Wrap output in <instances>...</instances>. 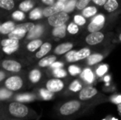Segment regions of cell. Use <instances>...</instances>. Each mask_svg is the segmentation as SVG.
<instances>
[{"label": "cell", "instance_id": "cell-1", "mask_svg": "<svg viewBox=\"0 0 121 120\" xmlns=\"http://www.w3.org/2000/svg\"><path fill=\"white\" fill-rule=\"evenodd\" d=\"M96 104L83 102L78 99L64 100L57 104L55 114L60 119L73 120L92 110Z\"/></svg>", "mask_w": 121, "mask_h": 120}, {"label": "cell", "instance_id": "cell-2", "mask_svg": "<svg viewBox=\"0 0 121 120\" xmlns=\"http://www.w3.org/2000/svg\"><path fill=\"white\" fill-rule=\"evenodd\" d=\"M4 114H7L9 119L16 120L32 119L37 117V114L35 110L30 109L26 104L17 102V101H8L3 104Z\"/></svg>", "mask_w": 121, "mask_h": 120}, {"label": "cell", "instance_id": "cell-3", "mask_svg": "<svg viewBox=\"0 0 121 120\" xmlns=\"http://www.w3.org/2000/svg\"><path fill=\"white\" fill-rule=\"evenodd\" d=\"M115 34L113 32H96V33L88 34L84 35L82 39V43L85 47L90 49H101L106 48L110 45H114L112 43Z\"/></svg>", "mask_w": 121, "mask_h": 120}, {"label": "cell", "instance_id": "cell-4", "mask_svg": "<svg viewBox=\"0 0 121 120\" xmlns=\"http://www.w3.org/2000/svg\"><path fill=\"white\" fill-rule=\"evenodd\" d=\"M78 99L83 102L91 103L96 105L110 101L109 97L100 92L93 86H85L82 90L78 94Z\"/></svg>", "mask_w": 121, "mask_h": 120}, {"label": "cell", "instance_id": "cell-5", "mask_svg": "<svg viewBox=\"0 0 121 120\" xmlns=\"http://www.w3.org/2000/svg\"><path fill=\"white\" fill-rule=\"evenodd\" d=\"M1 84L2 87L12 92H17L26 87V78L21 74H11Z\"/></svg>", "mask_w": 121, "mask_h": 120}, {"label": "cell", "instance_id": "cell-6", "mask_svg": "<svg viewBox=\"0 0 121 120\" xmlns=\"http://www.w3.org/2000/svg\"><path fill=\"white\" fill-rule=\"evenodd\" d=\"M92 53V50L88 47H82L78 50H73L64 55L62 61L65 63H73L78 61H85Z\"/></svg>", "mask_w": 121, "mask_h": 120}, {"label": "cell", "instance_id": "cell-7", "mask_svg": "<svg viewBox=\"0 0 121 120\" xmlns=\"http://www.w3.org/2000/svg\"><path fill=\"white\" fill-rule=\"evenodd\" d=\"M115 45H112L106 48L101 49V50H98L97 51H94L84 62V64L86 65V67H91L96 66L97 64H99L100 62H102L107 56L109 55V54L112 51L114 48H115Z\"/></svg>", "mask_w": 121, "mask_h": 120}, {"label": "cell", "instance_id": "cell-8", "mask_svg": "<svg viewBox=\"0 0 121 120\" xmlns=\"http://www.w3.org/2000/svg\"><path fill=\"white\" fill-rule=\"evenodd\" d=\"M23 64L14 58H4L0 62V69L12 74H19L23 69Z\"/></svg>", "mask_w": 121, "mask_h": 120}, {"label": "cell", "instance_id": "cell-9", "mask_svg": "<svg viewBox=\"0 0 121 120\" xmlns=\"http://www.w3.org/2000/svg\"><path fill=\"white\" fill-rule=\"evenodd\" d=\"M68 87V80H63V79H58L54 77H50L45 82V88L49 91L54 94L60 93L65 91Z\"/></svg>", "mask_w": 121, "mask_h": 120}, {"label": "cell", "instance_id": "cell-10", "mask_svg": "<svg viewBox=\"0 0 121 120\" xmlns=\"http://www.w3.org/2000/svg\"><path fill=\"white\" fill-rule=\"evenodd\" d=\"M70 15L65 12H61L46 19V25L48 27L54 28L66 25L70 21Z\"/></svg>", "mask_w": 121, "mask_h": 120}, {"label": "cell", "instance_id": "cell-11", "mask_svg": "<svg viewBox=\"0 0 121 120\" xmlns=\"http://www.w3.org/2000/svg\"><path fill=\"white\" fill-rule=\"evenodd\" d=\"M47 31H48V26L46 25V23L39 22L37 23L35 27L31 31L27 34L25 40L27 42L33 40H36V39L43 38Z\"/></svg>", "mask_w": 121, "mask_h": 120}, {"label": "cell", "instance_id": "cell-12", "mask_svg": "<svg viewBox=\"0 0 121 120\" xmlns=\"http://www.w3.org/2000/svg\"><path fill=\"white\" fill-rule=\"evenodd\" d=\"M102 11L106 16L119 15L121 12V0H107Z\"/></svg>", "mask_w": 121, "mask_h": 120}, {"label": "cell", "instance_id": "cell-13", "mask_svg": "<svg viewBox=\"0 0 121 120\" xmlns=\"http://www.w3.org/2000/svg\"><path fill=\"white\" fill-rule=\"evenodd\" d=\"M96 74L93 72L91 67H83L82 72L80 74L79 78L82 81L85 86H92L94 82H96Z\"/></svg>", "mask_w": 121, "mask_h": 120}, {"label": "cell", "instance_id": "cell-14", "mask_svg": "<svg viewBox=\"0 0 121 120\" xmlns=\"http://www.w3.org/2000/svg\"><path fill=\"white\" fill-rule=\"evenodd\" d=\"M85 87L84 83L82 82V81L80 78H76L73 79V81H71L69 84H68V87L66 88L65 91H64V94L69 95H73L77 94V93H79L80 91L82 90V88Z\"/></svg>", "mask_w": 121, "mask_h": 120}, {"label": "cell", "instance_id": "cell-15", "mask_svg": "<svg viewBox=\"0 0 121 120\" xmlns=\"http://www.w3.org/2000/svg\"><path fill=\"white\" fill-rule=\"evenodd\" d=\"M75 45H76V43L73 41H66V42H63L61 44H59L53 50V53H54L53 54L56 55V56L65 55L69 51L73 50Z\"/></svg>", "mask_w": 121, "mask_h": 120}, {"label": "cell", "instance_id": "cell-16", "mask_svg": "<svg viewBox=\"0 0 121 120\" xmlns=\"http://www.w3.org/2000/svg\"><path fill=\"white\" fill-rule=\"evenodd\" d=\"M39 99L38 96H37L36 93H32V92H26V93H20V94L14 95L13 96V101H17V102L22 103H28V102H33L35 100Z\"/></svg>", "mask_w": 121, "mask_h": 120}, {"label": "cell", "instance_id": "cell-17", "mask_svg": "<svg viewBox=\"0 0 121 120\" xmlns=\"http://www.w3.org/2000/svg\"><path fill=\"white\" fill-rule=\"evenodd\" d=\"M67 26L68 24L64 25V26H58V27L51 28L50 30V36L52 37L53 40H61L62 39H64L69 35L67 31Z\"/></svg>", "mask_w": 121, "mask_h": 120}, {"label": "cell", "instance_id": "cell-18", "mask_svg": "<svg viewBox=\"0 0 121 120\" xmlns=\"http://www.w3.org/2000/svg\"><path fill=\"white\" fill-rule=\"evenodd\" d=\"M43 72L39 67H34L31 70H30L28 73V81L32 85H37L43 79Z\"/></svg>", "mask_w": 121, "mask_h": 120}, {"label": "cell", "instance_id": "cell-19", "mask_svg": "<svg viewBox=\"0 0 121 120\" xmlns=\"http://www.w3.org/2000/svg\"><path fill=\"white\" fill-rule=\"evenodd\" d=\"M52 49L53 43L51 41H49V40H46L43 44V45L40 48V50L35 54V59L40 60L41 58L48 56L49 53L52 50Z\"/></svg>", "mask_w": 121, "mask_h": 120}, {"label": "cell", "instance_id": "cell-20", "mask_svg": "<svg viewBox=\"0 0 121 120\" xmlns=\"http://www.w3.org/2000/svg\"><path fill=\"white\" fill-rule=\"evenodd\" d=\"M45 41L44 40V38L36 39V40L27 41L25 45L26 50L29 54H34V53L35 54L40 50V48L43 45V44L45 43Z\"/></svg>", "mask_w": 121, "mask_h": 120}, {"label": "cell", "instance_id": "cell-21", "mask_svg": "<svg viewBox=\"0 0 121 120\" xmlns=\"http://www.w3.org/2000/svg\"><path fill=\"white\" fill-rule=\"evenodd\" d=\"M56 61H58V57L54 54H50L39 60L36 63V66L39 68H49L51 65Z\"/></svg>", "mask_w": 121, "mask_h": 120}, {"label": "cell", "instance_id": "cell-22", "mask_svg": "<svg viewBox=\"0 0 121 120\" xmlns=\"http://www.w3.org/2000/svg\"><path fill=\"white\" fill-rule=\"evenodd\" d=\"M38 3L36 1H32V0H24L22 2H20L18 3V10L23 12H30L31 10L35 8V5Z\"/></svg>", "mask_w": 121, "mask_h": 120}, {"label": "cell", "instance_id": "cell-23", "mask_svg": "<svg viewBox=\"0 0 121 120\" xmlns=\"http://www.w3.org/2000/svg\"><path fill=\"white\" fill-rule=\"evenodd\" d=\"M35 93L39 99H42V100H51L55 97V94L50 92L45 87H39Z\"/></svg>", "mask_w": 121, "mask_h": 120}, {"label": "cell", "instance_id": "cell-24", "mask_svg": "<svg viewBox=\"0 0 121 120\" xmlns=\"http://www.w3.org/2000/svg\"><path fill=\"white\" fill-rule=\"evenodd\" d=\"M17 26V23L11 21H4L3 23H2L1 25V31H0V34L3 35H8L10 33L13 31L15 29H16Z\"/></svg>", "mask_w": 121, "mask_h": 120}, {"label": "cell", "instance_id": "cell-25", "mask_svg": "<svg viewBox=\"0 0 121 120\" xmlns=\"http://www.w3.org/2000/svg\"><path fill=\"white\" fill-rule=\"evenodd\" d=\"M44 17L43 16V7L39 6V7H35L33 10L29 12L28 15V18L30 21H39V20H41Z\"/></svg>", "mask_w": 121, "mask_h": 120}, {"label": "cell", "instance_id": "cell-26", "mask_svg": "<svg viewBox=\"0 0 121 120\" xmlns=\"http://www.w3.org/2000/svg\"><path fill=\"white\" fill-rule=\"evenodd\" d=\"M80 13L86 19H92L95 16H96L98 14V8L94 5H89L87 8H86Z\"/></svg>", "mask_w": 121, "mask_h": 120}, {"label": "cell", "instance_id": "cell-27", "mask_svg": "<svg viewBox=\"0 0 121 120\" xmlns=\"http://www.w3.org/2000/svg\"><path fill=\"white\" fill-rule=\"evenodd\" d=\"M27 34L28 33H27L26 30L19 29V28H16L12 33H10L8 35H7V37H8V38L14 39V40H20V41H21V40H23V39H26Z\"/></svg>", "mask_w": 121, "mask_h": 120}, {"label": "cell", "instance_id": "cell-28", "mask_svg": "<svg viewBox=\"0 0 121 120\" xmlns=\"http://www.w3.org/2000/svg\"><path fill=\"white\" fill-rule=\"evenodd\" d=\"M16 8V2L14 0H0V9L7 12L13 11Z\"/></svg>", "mask_w": 121, "mask_h": 120}, {"label": "cell", "instance_id": "cell-29", "mask_svg": "<svg viewBox=\"0 0 121 120\" xmlns=\"http://www.w3.org/2000/svg\"><path fill=\"white\" fill-rule=\"evenodd\" d=\"M26 14L20 10H15L12 12L11 14V19L14 22H21L26 20Z\"/></svg>", "mask_w": 121, "mask_h": 120}, {"label": "cell", "instance_id": "cell-30", "mask_svg": "<svg viewBox=\"0 0 121 120\" xmlns=\"http://www.w3.org/2000/svg\"><path fill=\"white\" fill-rule=\"evenodd\" d=\"M67 31L68 34L69 35H77L80 33V32H82L81 30V27L78 26L77 24H75L73 21H69L68 23V26H67Z\"/></svg>", "mask_w": 121, "mask_h": 120}, {"label": "cell", "instance_id": "cell-31", "mask_svg": "<svg viewBox=\"0 0 121 120\" xmlns=\"http://www.w3.org/2000/svg\"><path fill=\"white\" fill-rule=\"evenodd\" d=\"M73 21L75 24L78 25V26H80V27H85V26L88 24L87 20H86L81 13H77V14L73 15Z\"/></svg>", "mask_w": 121, "mask_h": 120}, {"label": "cell", "instance_id": "cell-32", "mask_svg": "<svg viewBox=\"0 0 121 120\" xmlns=\"http://www.w3.org/2000/svg\"><path fill=\"white\" fill-rule=\"evenodd\" d=\"M50 74L54 78L63 79V78H66L68 77L69 72L64 68H58V69H54V70H50Z\"/></svg>", "mask_w": 121, "mask_h": 120}, {"label": "cell", "instance_id": "cell-33", "mask_svg": "<svg viewBox=\"0 0 121 120\" xmlns=\"http://www.w3.org/2000/svg\"><path fill=\"white\" fill-rule=\"evenodd\" d=\"M13 96H14V93L13 92L8 91V89L4 88V87H0V100L5 101L13 99Z\"/></svg>", "mask_w": 121, "mask_h": 120}, {"label": "cell", "instance_id": "cell-34", "mask_svg": "<svg viewBox=\"0 0 121 120\" xmlns=\"http://www.w3.org/2000/svg\"><path fill=\"white\" fill-rule=\"evenodd\" d=\"M0 45H1L2 48L3 47L14 46V45H21V41L20 40H14V39L5 37V38L2 39V40L0 41Z\"/></svg>", "mask_w": 121, "mask_h": 120}, {"label": "cell", "instance_id": "cell-35", "mask_svg": "<svg viewBox=\"0 0 121 120\" xmlns=\"http://www.w3.org/2000/svg\"><path fill=\"white\" fill-rule=\"evenodd\" d=\"M109 70V65L108 64H100L96 67L95 69V74L97 77L101 78L104 76L106 75V72Z\"/></svg>", "mask_w": 121, "mask_h": 120}, {"label": "cell", "instance_id": "cell-36", "mask_svg": "<svg viewBox=\"0 0 121 120\" xmlns=\"http://www.w3.org/2000/svg\"><path fill=\"white\" fill-rule=\"evenodd\" d=\"M82 69L83 68L80 65L71 64L68 67V72L72 77H77V76H80V74L82 72Z\"/></svg>", "mask_w": 121, "mask_h": 120}, {"label": "cell", "instance_id": "cell-37", "mask_svg": "<svg viewBox=\"0 0 121 120\" xmlns=\"http://www.w3.org/2000/svg\"><path fill=\"white\" fill-rule=\"evenodd\" d=\"M37 23H35L33 21H28V22H23V23H19V24H17L16 28H19V29L24 30L27 33L30 32L35 27Z\"/></svg>", "mask_w": 121, "mask_h": 120}, {"label": "cell", "instance_id": "cell-38", "mask_svg": "<svg viewBox=\"0 0 121 120\" xmlns=\"http://www.w3.org/2000/svg\"><path fill=\"white\" fill-rule=\"evenodd\" d=\"M91 3V0H78L76 5V13L81 12Z\"/></svg>", "mask_w": 121, "mask_h": 120}, {"label": "cell", "instance_id": "cell-39", "mask_svg": "<svg viewBox=\"0 0 121 120\" xmlns=\"http://www.w3.org/2000/svg\"><path fill=\"white\" fill-rule=\"evenodd\" d=\"M77 0H68L67 3L65 5V8H64V11L67 13L73 12L74 10H76V5H77Z\"/></svg>", "mask_w": 121, "mask_h": 120}, {"label": "cell", "instance_id": "cell-40", "mask_svg": "<svg viewBox=\"0 0 121 120\" xmlns=\"http://www.w3.org/2000/svg\"><path fill=\"white\" fill-rule=\"evenodd\" d=\"M21 45H14V46H8V47H3L2 50L4 54L8 55H11L13 54L16 53L18 51V50L20 49Z\"/></svg>", "mask_w": 121, "mask_h": 120}, {"label": "cell", "instance_id": "cell-41", "mask_svg": "<svg viewBox=\"0 0 121 120\" xmlns=\"http://www.w3.org/2000/svg\"><path fill=\"white\" fill-rule=\"evenodd\" d=\"M109 100L111 101L114 104H116L118 105L121 104V95L120 94H115L112 96L109 97Z\"/></svg>", "mask_w": 121, "mask_h": 120}, {"label": "cell", "instance_id": "cell-42", "mask_svg": "<svg viewBox=\"0 0 121 120\" xmlns=\"http://www.w3.org/2000/svg\"><path fill=\"white\" fill-rule=\"evenodd\" d=\"M65 66V62H64L63 61H56L55 62L51 65V67H49V70H54V69L58 68H64V67Z\"/></svg>", "mask_w": 121, "mask_h": 120}, {"label": "cell", "instance_id": "cell-43", "mask_svg": "<svg viewBox=\"0 0 121 120\" xmlns=\"http://www.w3.org/2000/svg\"><path fill=\"white\" fill-rule=\"evenodd\" d=\"M57 1L55 0H41L40 1V6L43 7L45 6V7H51V6H54V5L56 4Z\"/></svg>", "mask_w": 121, "mask_h": 120}, {"label": "cell", "instance_id": "cell-44", "mask_svg": "<svg viewBox=\"0 0 121 120\" xmlns=\"http://www.w3.org/2000/svg\"><path fill=\"white\" fill-rule=\"evenodd\" d=\"M107 0H91V3L96 8H102L106 3Z\"/></svg>", "mask_w": 121, "mask_h": 120}, {"label": "cell", "instance_id": "cell-45", "mask_svg": "<svg viewBox=\"0 0 121 120\" xmlns=\"http://www.w3.org/2000/svg\"><path fill=\"white\" fill-rule=\"evenodd\" d=\"M112 43H113L114 45H116V44L121 43V31L119 32L117 35H115V38H114Z\"/></svg>", "mask_w": 121, "mask_h": 120}, {"label": "cell", "instance_id": "cell-46", "mask_svg": "<svg viewBox=\"0 0 121 120\" xmlns=\"http://www.w3.org/2000/svg\"><path fill=\"white\" fill-rule=\"evenodd\" d=\"M7 75H8V73H7L5 71L0 69V84H1L2 82H3V81H4L5 79L8 77V76H7Z\"/></svg>", "mask_w": 121, "mask_h": 120}, {"label": "cell", "instance_id": "cell-47", "mask_svg": "<svg viewBox=\"0 0 121 120\" xmlns=\"http://www.w3.org/2000/svg\"><path fill=\"white\" fill-rule=\"evenodd\" d=\"M110 79H111V77H110V75H109V74H107V75L104 76V77H102L101 80H102V81H104V82H105V83H107V82H110Z\"/></svg>", "mask_w": 121, "mask_h": 120}, {"label": "cell", "instance_id": "cell-48", "mask_svg": "<svg viewBox=\"0 0 121 120\" xmlns=\"http://www.w3.org/2000/svg\"><path fill=\"white\" fill-rule=\"evenodd\" d=\"M106 119H107V118H106ZM107 119H108V120H119L117 118H115V117H109Z\"/></svg>", "mask_w": 121, "mask_h": 120}, {"label": "cell", "instance_id": "cell-49", "mask_svg": "<svg viewBox=\"0 0 121 120\" xmlns=\"http://www.w3.org/2000/svg\"><path fill=\"white\" fill-rule=\"evenodd\" d=\"M1 25L2 24H0V31H1Z\"/></svg>", "mask_w": 121, "mask_h": 120}, {"label": "cell", "instance_id": "cell-50", "mask_svg": "<svg viewBox=\"0 0 121 120\" xmlns=\"http://www.w3.org/2000/svg\"><path fill=\"white\" fill-rule=\"evenodd\" d=\"M102 120H108V119H103Z\"/></svg>", "mask_w": 121, "mask_h": 120}]
</instances>
